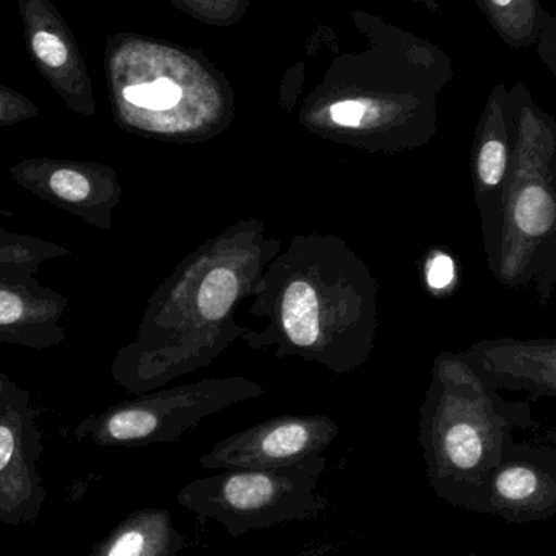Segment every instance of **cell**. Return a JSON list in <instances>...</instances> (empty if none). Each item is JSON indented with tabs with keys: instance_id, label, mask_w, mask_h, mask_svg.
<instances>
[{
	"instance_id": "1",
	"label": "cell",
	"mask_w": 556,
	"mask_h": 556,
	"mask_svg": "<svg viewBox=\"0 0 556 556\" xmlns=\"http://www.w3.org/2000/svg\"><path fill=\"white\" fill-rule=\"evenodd\" d=\"M511 165L496 198L480 208L490 274L509 290L556 301V119L525 81L509 88Z\"/></svg>"
},
{
	"instance_id": "2",
	"label": "cell",
	"mask_w": 556,
	"mask_h": 556,
	"mask_svg": "<svg viewBox=\"0 0 556 556\" xmlns=\"http://www.w3.org/2000/svg\"><path fill=\"white\" fill-rule=\"evenodd\" d=\"M324 469L326 459L319 454L274 469H230L188 483L176 502L224 526L231 538H243L248 532L320 515L327 508L317 492Z\"/></svg>"
},
{
	"instance_id": "3",
	"label": "cell",
	"mask_w": 556,
	"mask_h": 556,
	"mask_svg": "<svg viewBox=\"0 0 556 556\" xmlns=\"http://www.w3.org/2000/svg\"><path fill=\"white\" fill-rule=\"evenodd\" d=\"M336 428L323 420H280L238 434L201 459L205 469H274L319 454Z\"/></svg>"
},
{
	"instance_id": "4",
	"label": "cell",
	"mask_w": 556,
	"mask_h": 556,
	"mask_svg": "<svg viewBox=\"0 0 556 556\" xmlns=\"http://www.w3.org/2000/svg\"><path fill=\"white\" fill-rule=\"evenodd\" d=\"M460 356L496 391L556 397V339H486Z\"/></svg>"
},
{
	"instance_id": "5",
	"label": "cell",
	"mask_w": 556,
	"mask_h": 556,
	"mask_svg": "<svg viewBox=\"0 0 556 556\" xmlns=\"http://www.w3.org/2000/svg\"><path fill=\"white\" fill-rule=\"evenodd\" d=\"M38 434L20 418L0 417V525L20 528L38 522L48 490L39 472Z\"/></svg>"
},
{
	"instance_id": "6",
	"label": "cell",
	"mask_w": 556,
	"mask_h": 556,
	"mask_svg": "<svg viewBox=\"0 0 556 556\" xmlns=\"http://www.w3.org/2000/svg\"><path fill=\"white\" fill-rule=\"evenodd\" d=\"M29 49L46 78L68 101L87 93L84 61L74 38L48 0H20Z\"/></svg>"
},
{
	"instance_id": "7",
	"label": "cell",
	"mask_w": 556,
	"mask_h": 556,
	"mask_svg": "<svg viewBox=\"0 0 556 556\" xmlns=\"http://www.w3.org/2000/svg\"><path fill=\"white\" fill-rule=\"evenodd\" d=\"M513 114L509 88L496 84L486 98L472 146V179L477 207L496 198L511 165Z\"/></svg>"
},
{
	"instance_id": "8",
	"label": "cell",
	"mask_w": 556,
	"mask_h": 556,
	"mask_svg": "<svg viewBox=\"0 0 556 556\" xmlns=\"http://www.w3.org/2000/svg\"><path fill=\"white\" fill-rule=\"evenodd\" d=\"M186 539L165 508H140L130 513L88 556H178Z\"/></svg>"
},
{
	"instance_id": "9",
	"label": "cell",
	"mask_w": 556,
	"mask_h": 556,
	"mask_svg": "<svg viewBox=\"0 0 556 556\" xmlns=\"http://www.w3.org/2000/svg\"><path fill=\"white\" fill-rule=\"evenodd\" d=\"M496 35L511 49L535 46L548 12L541 0H476Z\"/></svg>"
},
{
	"instance_id": "10",
	"label": "cell",
	"mask_w": 556,
	"mask_h": 556,
	"mask_svg": "<svg viewBox=\"0 0 556 556\" xmlns=\"http://www.w3.org/2000/svg\"><path fill=\"white\" fill-rule=\"evenodd\" d=\"M281 319L291 342L313 345L319 336V307L313 288L306 281H293L288 287L281 306Z\"/></svg>"
},
{
	"instance_id": "11",
	"label": "cell",
	"mask_w": 556,
	"mask_h": 556,
	"mask_svg": "<svg viewBox=\"0 0 556 556\" xmlns=\"http://www.w3.org/2000/svg\"><path fill=\"white\" fill-rule=\"evenodd\" d=\"M238 277L227 267H217L207 274L199 290V311L205 319L214 320L225 317L237 300Z\"/></svg>"
},
{
	"instance_id": "12",
	"label": "cell",
	"mask_w": 556,
	"mask_h": 556,
	"mask_svg": "<svg viewBox=\"0 0 556 556\" xmlns=\"http://www.w3.org/2000/svg\"><path fill=\"white\" fill-rule=\"evenodd\" d=\"M123 98L130 106L150 111H166L181 101L182 90L169 78H156L150 84H134L123 88Z\"/></svg>"
},
{
	"instance_id": "13",
	"label": "cell",
	"mask_w": 556,
	"mask_h": 556,
	"mask_svg": "<svg viewBox=\"0 0 556 556\" xmlns=\"http://www.w3.org/2000/svg\"><path fill=\"white\" fill-rule=\"evenodd\" d=\"M48 189L59 201L77 204L90 198L91 182L85 173L71 166H61L48 176Z\"/></svg>"
},
{
	"instance_id": "14",
	"label": "cell",
	"mask_w": 556,
	"mask_h": 556,
	"mask_svg": "<svg viewBox=\"0 0 556 556\" xmlns=\"http://www.w3.org/2000/svg\"><path fill=\"white\" fill-rule=\"evenodd\" d=\"M496 489L503 498L519 502L534 495L538 490V477L528 467H511L500 473Z\"/></svg>"
},
{
	"instance_id": "15",
	"label": "cell",
	"mask_w": 556,
	"mask_h": 556,
	"mask_svg": "<svg viewBox=\"0 0 556 556\" xmlns=\"http://www.w3.org/2000/svg\"><path fill=\"white\" fill-rule=\"evenodd\" d=\"M36 113V108L9 88L0 87V124L16 123Z\"/></svg>"
},
{
	"instance_id": "16",
	"label": "cell",
	"mask_w": 556,
	"mask_h": 556,
	"mask_svg": "<svg viewBox=\"0 0 556 556\" xmlns=\"http://www.w3.org/2000/svg\"><path fill=\"white\" fill-rule=\"evenodd\" d=\"M535 51L556 78V13L548 12L544 28L535 42Z\"/></svg>"
},
{
	"instance_id": "17",
	"label": "cell",
	"mask_w": 556,
	"mask_h": 556,
	"mask_svg": "<svg viewBox=\"0 0 556 556\" xmlns=\"http://www.w3.org/2000/svg\"><path fill=\"white\" fill-rule=\"evenodd\" d=\"M456 278L453 257L440 253L433 256L427 267V281L433 290H446Z\"/></svg>"
},
{
	"instance_id": "18",
	"label": "cell",
	"mask_w": 556,
	"mask_h": 556,
	"mask_svg": "<svg viewBox=\"0 0 556 556\" xmlns=\"http://www.w3.org/2000/svg\"><path fill=\"white\" fill-rule=\"evenodd\" d=\"M333 123L343 127H356L365 116V104L359 101L346 100L332 104L329 110Z\"/></svg>"
},
{
	"instance_id": "19",
	"label": "cell",
	"mask_w": 556,
	"mask_h": 556,
	"mask_svg": "<svg viewBox=\"0 0 556 556\" xmlns=\"http://www.w3.org/2000/svg\"><path fill=\"white\" fill-rule=\"evenodd\" d=\"M23 314V303L16 294L0 291V326L15 323Z\"/></svg>"
}]
</instances>
